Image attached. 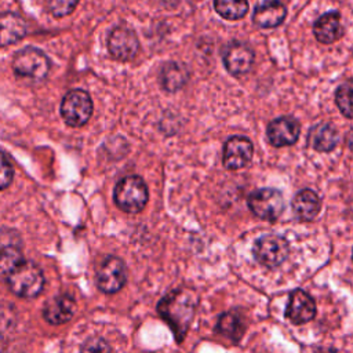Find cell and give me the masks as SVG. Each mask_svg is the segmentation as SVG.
Instances as JSON below:
<instances>
[{
	"mask_svg": "<svg viewBox=\"0 0 353 353\" xmlns=\"http://www.w3.org/2000/svg\"><path fill=\"white\" fill-rule=\"evenodd\" d=\"M196 298L192 291L176 288L170 291L157 303V310L165 323L171 327L174 336L182 342L194 314Z\"/></svg>",
	"mask_w": 353,
	"mask_h": 353,
	"instance_id": "1",
	"label": "cell"
},
{
	"mask_svg": "<svg viewBox=\"0 0 353 353\" xmlns=\"http://www.w3.org/2000/svg\"><path fill=\"white\" fill-rule=\"evenodd\" d=\"M7 283L18 296L33 298L43 291L44 276L36 263L21 261L7 273Z\"/></svg>",
	"mask_w": 353,
	"mask_h": 353,
	"instance_id": "2",
	"label": "cell"
},
{
	"mask_svg": "<svg viewBox=\"0 0 353 353\" xmlns=\"http://www.w3.org/2000/svg\"><path fill=\"white\" fill-rule=\"evenodd\" d=\"M113 199L120 210L130 214L139 212L148 203L146 183L138 175L124 176L117 182Z\"/></svg>",
	"mask_w": 353,
	"mask_h": 353,
	"instance_id": "3",
	"label": "cell"
},
{
	"mask_svg": "<svg viewBox=\"0 0 353 353\" xmlns=\"http://www.w3.org/2000/svg\"><path fill=\"white\" fill-rule=\"evenodd\" d=\"M12 69L18 77L37 83L47 77L50 72V59L41 50L26 47L14 57Z\"/></svg>",
	"mask_w": 353,
	"mask_h": 353,
	"instance_id": "4",
	"label": "cell"
},
{
	"mask_svg": "<svg viewBox=\"0 0 353 353\" xmlns=\"http://www.w3.org/2000/svg\"><path fill=\"white\" fill-rule=\"evenodd\" d=\"M92 114L91 97L83 90L69 91L61 103V116L70 127L84 125Z\"/></svg>",
	"mask_w": 353,
	"mask_h": 353,
	"instance_id": "5",
	"label": "cell"
},
{
	"mask_svg": "<svg viewBox=\"0 0 353 353\" xmlns=\"http://www.w3.org/2000/svg\"><path fill=\"white\" fill-rule=\"evenodd\" d=\"M248 207L258 218L274 221L284 210V199L277 189L263 188L250 194Z\"/></svg>",
	"mask_w": 353,
	"mask_h": 353,
	"instance_id": "6",
	"label": "cell"
},
{
	"mask_svg": "<svg viewBox=\"0 0 353 353\" xmlns=\"http://www.w3.org/2000/svg\"><path fill=\"white\" fill-rule=\"evenodd\" d=\"M288 255V243L277 234H266L259 237L254 244L255 259L265 266L273 268L280 265Z\"/></svg>",
	"mask_w": 353,
	"mask_h": 353,
	"instance_id": "7",
	"label": "cell"
},
{
	"mask_svg": "<svg viewBox=\"0 0 353 353\" xmlns=\"http://www.w3.org/2000/svg\"><path fill=\"white\" fill-rule=\"evenodd\" d=\"M127 280L123 261L117 256H108L97 270V285L102 292L113 294L121 290Z\"/></svg>",
	"mask_w": 353,
	"mask_h": 353,
	"instance_id": "8",
	"label": "cell"
},
{
	"mask_svg": "<svg viewBox=\"0 0 353 353\" xmlns=\"http://www.w3.org/2000/svg\"><path fill=\"white\" fill-rule=\"evenodd\" d=\"M108 48L113 58L119 61H130L137 55L139 41L131 28L116 26L108 37Z\"/></svg>",
	"mask_w": 353,
	"mask_h": 353,
	"instance_id": "9",
	"label": "cell"
},
{
	"mask_svg": "<svg viewBox=\"0 0 353 353\" xmlns=\"http://www.w3.org/2000/svg\"><path fill=\"white\" fill-rule=\"evenodd\" d=\"M252 153L254 146L248 138L240 135L230 137L223 145V165L232 171L240 170L251 161Z\"/></svg>",
	"mask_w": 353,
	"mask_h": 353,
	"instance_id": "10",
	"label": "cell"
},
{
	"mask_svg": "<svg viewBox=\"0 0 353 353\" xmlns=\"http://www.w3.org/2000/svg\"><path fill=\"white\" fill-rule=\"evenodd\" d=\"M222 58L226 70L233 76H241L250 72L254 63L252 50L247 44L240 41H233L228 44Z\"/></svg>",
	"mask_w": 353,
	"mask_h": 353,
	"instance_id": "11",
	"label": "cell"
},
{
	"mask_svg": "<svg viewBox=\"0 0 353 353\" xmlns=\"http://www.w3.org/2000/svg\"><path fill=\"white\" fill-rule=\"evenodd\" d=\"M270 145L276 148L290 146L296 142L299 135V124L294 117L281 116L269 123L266 130Z\"/></svg>",
	"mask_w": 353,
	"mask_h": 353,
	"instance_id": "12",
	"label": "cell"
},
{
	"mask_svg": "<svg viewBox=\"0 0 353 353\" xmlns=\"http://www.w3.org/2000/svg\"><path fill=\"white\" fill-rule=\"evenodd\" d=\"M76 312V302L74 299L68 295H57L46 302L43 307V316L44 319L54 325L68 323Z\"/></svg>",
	"mask_w": 353,
	"mask_h": 353,
	"instance_id": "13",
	"label": "cell"
},
{
	"mask_svg": "<svg viewBox=\"0 0 353 353\" xmlns=\"http://www.w3.org/2000/svg\"><path fill=\"white\" fill-rule=\"evenodd\" d=\"M316 314L314 301L302 290H295L290 295V302L285 310V317H288L294 324H303L312 320Z\"/></svg>",
	"mask_w": 353,
	"mask_h": 353,
	"instance_id": "14",
	"label": "cell"
},
{
	"mask_svg": "<svg viewBox=\"0 0 353 353\" xmlns=\"http://www.w3.org/2000/svg\"><path fill=\"white\" fill-rule=\"evenodd\" d=\"M22 259V244L15 230L0 232V268L7 273Z\"/></svg>",
	"mask_w": 353,
	"mask_h": 353,
	"instance_id": "15",
	"label": "cell"
},
{
	"mask_svg": "<svg viewBox=\"0 0 353 353\" xmlns=\"http://www.w3.org/2000/svg\"><path fill=\"white\" fill-rule=\"evenodd\" d=\"M287 10L280 0H263L261 1L252 14V22L259 28H276L285 18Z\"/></svg>",
	"mask_w": 353,
	"mask_h": 353,
	"instance_id": "16",
	"label": "cell"
},
{
	"mask_svg": "<svg viewBox=\"0 0 353 353\" xmlns=\"http://www.w3.org/2000/svg\"><path fill=\"white\" fill-rule=\"evenodd\" d=\"M26 22L15 12L0 14V47L11 46L26 34Z\"/></svg>",
	"mask_w": 353,
	"mask_h": 353,
	"instance_id": "17",
	"label": "cell"
},
{
	"mask_svg": "<svg viewBox=\"0 0 353 353\" xmlns=\"http://www.w3.org/2000/svg\"><path fill=\"white\" fill-rule=\"evenodd\" d=\"M313 33L320 43L330 44L336 41L342 36L341 15L338 11H330L323 14L313 26Z\"/></svg>",
	"mask_w": 353,
	"mask_h": 353,
	"instance_id": "18",
	"label": "cell"
},
{
	"mask_svg": "<svg viewBox=\"0 0 353 353\" xmlns=\"http://www.w3.org/2000/svg\"><path fill=\"white\" fill-rule=\"evenodd\" d=\"M339 142L336 128L327 123H320L312 127L307 134V145L317 152H330Z\"/></svg>",
	"mask_w": 353,
	"mask_h": 353,
	"instance_id": "19",
	"label": "cell"
},
{
	"mask_svg": "<svg viewBox=\"0 0 353 353\" xmlns=\"http://www.w3.org/2000/svg\"><path fill=\"white\" fill-rule=\"evenodd\" d=\"M189 80V70L185 63L168 61L161 66L160 83L165 91L175 92L181 90Z\"/></svg>",
	"mask_w": 353,
	"mask_h": 353,
	"instance_id": "20",
	"label": "cell"
},
{
	"mask_svg": "<svg viewBox=\"0 0 353 353\" xmlns=\"http://www.w3.org/2000/svg\"><path fill=\"white\" fill-rule=\"evenodd\" d=\"M292 211L301 221L313 219L320 211V200L317 194L310 189L298 192L292 200Z\"/></svg>",
	"mask_w": 353,
	"mask_h": 353,
	"instance_id": "21",
	"label": "cell"
},
{
	"mask_svg": "<svg viewBox=\"0 0 353 353\" xmlns=\"http://www.w3.org/2000/svg\"><path fill=\"white\" fill-rule=\"evenodd\" d=\"M216 331L219 334H222L223 336L232 339V341H239L244 332V324H243V319L240 317V314H237L236 312H228L223 313L216 324Z\"/></svg>",
	"mask_w": 353,
	"mask_h": 353,
	"instance_id": "22",
	"label": "cell"
},
{
	"mask_svg": "<svg viewBox=\"0 0 353 353\" xmlns=\"http://www.w3.org/2000/svg\"><path fill=\"white\" fill-rule=\"evenodd\" d=\"M215 11L225 19L236 21L243 18L248 11L247 0H214Z\"/></svg>",
	"mask_w": 353,
	"mask_h": 353,
	"instance_id": "23",
	"label": "cell"
},
{
	"mask_svg": "<svg viewBox=\"0 0 353 353\" xmlns=\"http://www.w3.org/2000/svg\"><path fill=\"white\" fill-rule=\"evenodd\" d=\"M335 102L343 116L353 119V79L338 87L335 92Z\"/></svg>",
	"mask_w": 353,
	"mask_h": 353,
	"instance_id": "24",
	"label": "cell"
},
{
	"mask_svg": "<svg viewBox=\"0 0 353 353\" xmlns=\"http://www.w3.org/2000/svg\"><path fill=\"white\" fill-rule=\"evenodd\" d=\"M79 0H47V6L54 17H65L69 15Z\"/></svg>",
	"mask_w": 353,
	"mask_h": 353,
	"instance_id": "25",
	"label": "cell"
},
{
	"mask_svg": "<svg viewBox=\"0 0 353 353\" xmlns=\"http://www.w3.org/2000/svg\"><path fill=\"white\" fill-rule=\"evenodd\" d=\"M80 353H112V350L105 339L99 336H92L83 343Z\"/></svg>",
	"mask_w": 353,
	"mask_h": 353,
	"instance_id": "26",
	"label": "cell"
},
{
	"mask_svg": "<svg viewBox=\"0 0 353 353\" xmlns=\"http://www.w3.org/2000/svg\"><path fill=\"white\" fill-rule=\"evenodd\" d=\"M14 178V167L6 153L0 152V190L6 189Z\"/></svg>",
	"mask_w": 353,
	"mask_h": 353,
	"instance_id": "27",
	"label": "cell"
},
{
	"mask_svg": "<svg viewBox=\"0 0 353 353\" xmlns=\"http://www.w3.org/2000/svg\"><path fill=\"white\" fill-rule=\"evenodd\" d=\"M346 143H347V146H349V149L353 152V128L347 132V135H346Z\"/></svg>",
	"mask_w": 353,
	"mask_h": 353,
	"instance_id": "28",
	"label": "cell"
},
{
	"mask_svg": "<svg viewBox=\"0 0 353 353\" xmlns=\"http://www.w3.org/2000/svg\"><path fill=\"white\" fill-rule=\"evenodd\" d=\"M0 353H1V352H0Z\"/></svg>",
	"mask_w": 353,
	"mask_h": 353,
	"instance_id": "29",
	"label": "cell"
}]
</instances>
